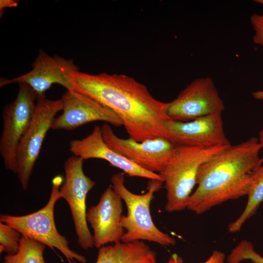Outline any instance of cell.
I'll return each instance as SVG.
<instances>
[{"label":"cell","instance_id":"e0dca14e","mask_svg":"<svg viewBox=\"0 0 263 263\" xmlns=\"http://www.w3.org/2000/svg\"><path fill=\"white\" fill-rule=\"evenodd\" d=\"M246 196L247 201L244 210L240 216L228 226L230 233L239 231L245 222L256 214L263 202V164L252 172Z\"/></svg>","mask_w":263,"mask_h":263},{"label":"cell","instance_id":"d4e9b609","mask_svg":"<svg viewBox=\"0 0 263 263\" xmlns=\"http://www.w3.org/2000/svg\"><path fill=\"white\" fill-rule=\"evenodd\" d=\"M253 97L256 100H263V91H258L252 93Z\"/></svg>","mask_w":263,"mask_h":263},{"label":"cell","instance_id":"277c9868","mask_svg":"<svg viewBox=\"0 0 263 263\" xmlns=\"http://www.w3.org/2000/svg\"><path fill=\"white\" fill-rule=\"evenodd\" d=\"M111 182V186L124 201L127 209V215L122 216L121 219L125 230L122 242L148 241L163 246L175 244V239L159 230L151 216L150 203L155 193L162 188L163 181L150 180L147 192L143 194L133 193L126 187L124 172L114 174Z\"/></svg>","mask_w":263,"mask_h":263},{"label":"cell","instance_id":"2e32d148","mask_svg":"<svg viewBox=\"0 0 263 263\" xmlns=\"http://www.w3.org/2000/svg\"><path fill=\"white\" fill-rule=\"evenodd\" d=\"M156 263V252L142 241H137L101 247L95 263Z\"/></svg>","mask_w":263,"mask_h":263},{"label":"cell","instance_id":"484cf974","mask_svg":"<svg viewBox=\"0 0 263 263\" xmlns=\"http://www.w3.org/2000/svg\"><path fill=\"white\" fill-rule=\"evenodd\" d=\"M258 139L261 144L262 149L263 150V129H262L259 132ZM262 159L263 162V155L262 157Z\"/></svg>","mask_w":263,"mask_h":263},{"label":"cell","instance_id":"cb8c5ba5","mask_svg":"<svg viewBox=\"0 0 263 263\" xmlns=\"http://www.w3.org/2000/svg\"><path fill=\"white\" fill-rule=\"evenodd\" d=\"M183 260L176 254H172L167 263H182Z\"/></svg>","mask_w":263,"mask_h":263},{"label":"cell","instance_id":"5b68a950","mask_svg":"<svg viewBox=\"0 0 263 263\" xmlns=\"http://www.w3.org/2000/svg\"><path fill=\"white\" fill-rule=\"evenodd\" d=\"M61 175L52 180V190L46 205L38 210L25 215L14 216L1 214L0 222L19 231L22 235L39 242L55 251L58 249L69 263L77 261L85 263V258L72 250L66 238L58 231L54 218V208L56 202L61 198L59 192L62 184Z\"/></svg>","mask_w":263,"mask_h":263},{"label":"cell","instance_id":"44dd1931","mask_svg":"<svg viewBox=\"0 0 263 263\" xmlns=\"http://www.w3.org/2000/svg\"><path fill=\"white\" fill-rule=\"evenodd\" d=\"M250 21L255 31L253 42L263 46V14H253L250 17Z\"/></svg>","mask_w":263,"mask_h":263},{"label":"cell","instance_id":"7c38bea8","mask_svg":"<svg viewBox=\"0 0 263 263\" xmlns=\"http://www.w3.org/2000/svg\"><path fill=\"white\" fill-rule=\"evenodd\" d=\"M222 114L188 122L167 120L164 127L167 139L175 146L211 147L230 145L224 132Z\"/></svg>","mask_w":263,"mask_h":263},{"label":"cell","instance_id":"5bb4252c","mask_svg":"<svg viewBox=\"0 0 263 263\" xmlns=\"http://www.w3.org/2000/svg\"><path fill=\"white\" fill-rule=\"evenodd\" d=\"M121 197L111 186L102 194L98 203L87 211L86 220L94 231V245L100 248L121 241L125 230L121 225Z\"/></svg>","mask_w":263,"mask_h":263},{"label":"cell","instance_id":"ffe728a7","mask_svg":"<svg viewBox=\"0 0 263 263\" xmlns=\"http://www.w3.org/2000/svg\"><path fill=\"white\" fill-rule=\"evenodd\" d=\"M21 234L10 225L0 222V252L8 255L16 253L19 248Z\"/></svg>","mask_w":263,"mask_h":263},{"label":"cell","instance_id":"ba28073f","mask_svg":"<svg viewBox=\"0 0 263 263\" xmlns=\"http://www.w3.org/2000/svg\"><path fill=\"white\" fill-rule=\"evenodd\" d=\"M83 161L82 158L73 155L64 162V181L59 192L61 198L70 207L77 243L82 248L88 249L93 247L94 242L86 220V200L96 183L84 173Z\"/></svg>","mask_w":263,"mask_h":263},{"label":"cell","instance_id":"8fae6325","mask_svg":"<svg viewBox=\"0 0 263 263\" xmlns=\"http://www.w3.org/2000/svg\"><path fill=\"white\" fill-rule=\"evenodd\" d=\"M73 59H67L55 55L52 56L40 50L29 72L13 79H2L0 86L12 83H25L36 93L38 98L45 97V92L54 84H58L67 90H72L71 74L78 71Z\"/></svg>","mask_w":263,"mask_h":263},{"label":"cell","instance_id":"30bf717a","mask_svg":"<svg viewBox=\"0 0 263 263\" xmlns=\"http://www.w3.org/2000/svg\"><path fill=\"white\" fill-rule=\"evenodd\" d=\"M101 128L103 139L110 148L142 169L154 173L162 170L175 146L169 140L160 137L142 142L119 137L107 123Z\"/></svg>","mask_w":263,"mask_h":263},{"label":"cell","instance_id":"4316f807","mask_svg":"<svg viewBox=\"0 0 263 263\" xmlns=\"http://www.w3.org/2000/svg\"><path fill=\"white\" fill-rule=\"evenodd\" d=\"M254 1L263 5V0H255Z\"/></svg>","mask_w":263,"mask_h":263},{"label":"cell","instance_id":"9a60e30c","mask_svg":"<svg viewBox=\"0 0 263 263\" xmlns=\"http://www.w3.org/2000/svg\"><path fill=\"white\" fill-rule=\"evenodd\" d=\"M69 146L70 150L74 155L84 160L94 158L103 159L111 166L122 170L129 177L163 182L158 173L142 169L110 148L103 139L101 128L99 126H95L86 137L72 140Z\"/></svg>","mask_w":263,"mask_h":263},{"label":"cell","instance_id":"d6986e66","mask_svg":"<svg viewBox=\"0 0 263 263\" xmlns=\"http://www.w3.org/2000/svg\"><path fill=\"white\" fill-rule=\"evenodd\" d=\"M249 260L252 263H263V257L257 252L253 244L247 240L241 241L226 258V263H241Z\"/></svg>","mask_w":263,"mask_h":263},{"label":"cell","instance_id":"52a82bcc","mask_svg":"<svg viewBox=\"0 0 263 263\" xmlns=\"http://www.w3.org/2000/svg\"><path fill=\"white\" fill-rule=\"evenodd\" d=\"M61 99L38 98L31 124L22 138L17 152V174L26 190L45 136L57 113L62 110Z\"/></svg>","mask_w":263,"mask_h":263},{"label":"cell","instance_id":"7a4b0ae2","mask_svg":"<svg viewBox=\"0 0 263 263\" xmlns=\"http://www.w3.org/2000/svg\"><path fill=\"white\" fill-rule=\"evenodd\" d=\"M261 150L259 139L252 137L231 145L203 163L187 208L201 214L226 201L247 195L252 172L263 164Z\"/></svg>","mask_w":263,"mask_h":263},{"label":"cell","instance_id":"4fadbf2b","mask_svg":"<svg viewBox=\"0 0 263 263\" xmlns=\"http://www.w3.org/2000/svg\"><path fill=\"white\" fill-rule=\"evenodd\" d=\"M60 99L62 113L55 118L51 129L71 131L97 121L116 127L123 125L120 118L111 109L73 90H67Z\"/></svg>","mask_w":263,"mask_h":263},{"label":"cell","instance_id":"6da1fadb","mask_svg":"<svg viewBox=\"0 0 263 263\" xmlns=\"http://www.w3.org/2000/svg\"><path fill=\"white\" fill-rule=\"evenodd\" d=\"M70 83L73 90L115 113L130 138L137 142L158 137L168 139L164 123L170 119L166 113L168 102L155 98L145 85L134 78L76 71L71 74Z\"/></svg>","mask_w":263,"mask_h":263},{"label":"cell","instance_id":"603a6c76","mask_svg":"<svg viewBox=\"0 0 263 263\" xmlns=\"http://www.w3.org/2000/svg\"><path fill=\"white\" fill-rule=\"evenodd\" d=\"M18 1L16 0H0V16L3 14L5 8L16 7L18 5Z\"/></svg>","mask_w":263,"mask_h":263},{"label":"cell","instance_id":"ac0fdd59","mask_svg":"<svg viewBox=\"0 0 263 263\" xmlns=\"http://www.w3.org/2000/svg\"><path fill=\"white\" fill-rule=\"evenodd\" d=\"M43 244L22 235L18 252L4 257L2 263H45Z\"/></svg>","mask_w":263,"mask_h":263},{"label":"cell","instance_id":"3957f363","mask_svg":"<svg viewBox=\"0 0 263 263\" xmlns=\"http://www.w3.org/2000/svg\"><path fill=\"white\" fill-rule=\"evenodd\" d=\"M231 144L211 147L175 146L158 173L167 191L165 209L168 212L187 208L188 200L196 185L200 167Z\"/></svg>","mask_w":263,"mask_h":263},{"label":"cell","instance_id":"8992f818","mask_svg":"<svg viewBox=\"0 0 263 263\" xmlns=\"http://www.w3.org/2000/svg\"><path fill=\"white\" fill-rule=\"evenodd\" d=\"M15 99L2 112L3 127L0 138V154L5 168L17 174V152L20 142L34 115L38 96L28 84L20 83Z\"/></svg>","mask_w":263,"mask_h":263},{"label":"cell","instance_id":"7402d4cb","mask_svg":"<svg viewBox=\"0 0 263 263\" xmlns=\"http://www.w3.org/2000/svg\"><path fill=\"white\" fill-rule=\"evenodd\" d=\"M225 260L224 253L215 250L206 261L202 263H225Z\"/></svg>","mask_w":263,"mask_h":263},{"label":"cell","instance_id":"9c48e42d","mask_svg":"<svg viewBox=\"0 0 263 263\" xmlns=\"http://www.w3.org/2000/svg\"><path fill=\"white\" fill-rule=\"evenodd\" d=\"M225 110L212 79L197 78L188 84L176 98L168 102L167 114L171 120L188 122L216 113Z\"/></svg>","mask_w":263,"mask_h":263}]
</instances>
